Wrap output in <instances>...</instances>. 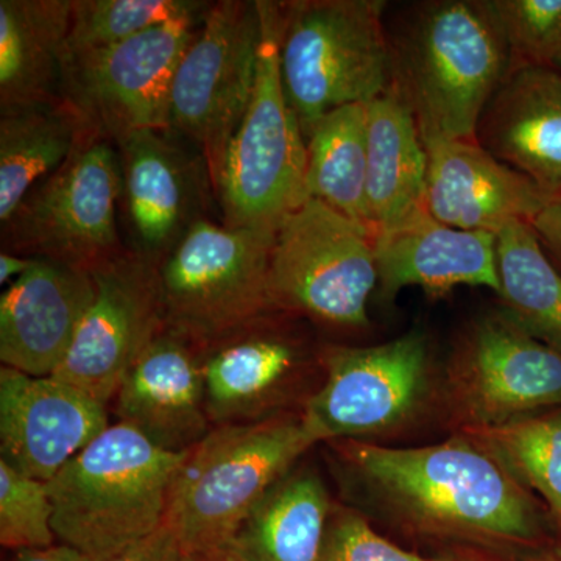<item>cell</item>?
I'll list each match as a JSON object with an SVG mask.
<instances>
[{
	"label": "cell",
	"mask_w": 561,
	"mask_h": 561,
	"mask_svg": "<svg viewBox=\"0 0 561 561\" xmlns=\"http://www.w3.org/2000/svg\"><path fill=\"white\" fill-rule=\"evenodd\" d=\"M337 454L353 485L421 534L491 545L541 537L530 491L467 435L424 448L343 440Z\"/></svg>",
	"instance_id": "cell-1"
},
{
	"label": "cell",
	"mask_w": 561,
	"mask_h": 561,
	"mask_svg": "<svg viewBox=\"0 0 561 561\" xmlns=\"http://www.w3.org/2000/svg\"><path fill=\"white\" fill-rule=\"evenodd\" d=\"M389 39L391 87L412 111L424 147L476 140L482 113L512 68L491 0L416 3Z\"/></svg>",
	"instance_id": "cell-2"
},
{
	"label": "cell",
	"mask_w": 561,
	"mask_h": 561,
	"mask_svg": "<svg viewBox=\"0 0 561 561\" xmlns=\"http://www.w3.org/2000/svg\"><path fill=\"white\" fill-rule=\"evenodd\" d=\"M186 453L154 445L117 421L47 482L55 537L103 559L160 529Z\"/></svg>",
	"instance_id": "cell-3"
},
{
	"label": "cell",
	"mask_w": 561,
	"mask_h": 561,
	"mask_svg": "<svg viewBox=\"0 0 561 561\" xmlns=\"http://www.w3.org/2000/svg\"><path fill=\"white\" fill-rule=\"evenodd\" d=\"M317 445L301 413L213 426L184 457L165 523L184 553L230 548L250 513Z\"/></svg>",
	"instance_id": "cell-4"
},
{
	"label": "cell",
	"mask_w": 561,
	"mask_h": 561,
	"mask_svg": "<svg viewBox=\"0 0 561 561\" xmlns=\"http://www.w3.org/2000/svg\"><path fill=\"white\" fill-rule=\"evenodd\" d=\"M381 0L279 2V72L308 138L324 114L370 103L393 83Z\"/></svg>",
	"instance_id": "cell-5"
},
{
	"label": "cell",
	"mask_w": 561,
	"mask_h": 561,
	"mask_svg": "<svg viewBox=\"0 0 561 561\" xmlns=\"http://www.w3.org/2000/svg\"><path fill=\"white\" fill-rule=\"evenodd\" d=\"M260 3L262 38L249 106L230 140L216 194L228 227L276 231L306 198V138L279 72V2Z\"/></svg>",
	"instance_id": "cell-6"
},
{
	"label": "cell",
	"mask_w": 561,
	"mask_h": 561,
	"mask_svg": "<svg viewBox=\"0 0 561 561\" xmlns=\"http://www.w3.org/2000/svg\"><path fill=\"white\" fill-rule=\"evenodd\" d=\"M275 232L195 221L158 265L169 330L205 348L273 312L268 265Z\"/></svg>",
	"instance_id": "cell-7"
},
{
	"label": "cell",
	"mask_w": 561,
	"mask_h": 561,
	"mask_svg": "<svg viewBox=\"0 0 561 561\" xmlns=\"http://www.w3.org/2000/svg\"><path fill=\"white\" fill-rule=\"evenodd\" d=\"M375 234L308 198L276 228L268 265L273 312L305 317L342 330L368 327L378 289Z\"/></svg>",
	"instance_id": "cell-8"
},
{
	"label": "cell",
	"mask_w": 561,
	"mask_h": 561,
	"mask_svg": "<svg viewBox=\"0 0 561 561\" xmlns=\"http://www.w3.org/2000/svg\"><path fill=\"white\" fill-rule=\"evenodd\" d=\"M88 133L68 161L38 184L2 224L7 253L92 272L125 253L117 232L119 153Z\"/></svg>",
	"instance_id": "cell-9"
},
{
	"label": "cell",
	"mask_w": 561,
	"mask_h": 561,
	"mask_svg": "<svg viewBox=\"0 0 561 561\" xmlns=\"http://www.w3.org/2000/svg\"><path fill=\"white\" fill-rule=\"evenodd\" d=\"M261 38L257 0L210 3L173 77L169 130L194 142L213 192L253 94Z\"/></svg>",
	"instance_id": "cell-10"
},
{
	"label": "cell",
	"mask_w": 561,
	"mask_h": 561,
	"mask_svg": "<svg viewBox=\"0 0 561 561\" xmlns=\"http://www.w3.org/2000/svg\"><path fill=\"white\" fill-rule=\"evenodd\" d=\"M323 383L301 419L316 443L378 437L412 420L431 389V351L415 330L375 346H324Z\"/></svg>",
	"instance_id": "cell-11"
},
{
	"label": "cell",
	"mask_w": 561,
	"mask_h": 561,
	"mask_svg": "<svg viewBox=\"0 0 561 561\" xmlns=\"http://www.w3.org/2000/svg\"><path fill=\"white\" fill-rule=\"evenodd\" d=\"M205 14L62 61V101L88 131L111 142L133 131L169 130L173 77Z\"/></svg>",
	"instance_id": "cell-12"
},
{
	"label": "cell",
	"mask_w": 561,
	"mask_h": 561,
	"mask_svg": "<svg viewBox=\"0 0 561 561\" xmlns=\"http://www.w3.org/2000/svg\"><path fill=\"white\" fill-rule=\"evenodd\" d=\"M448 398L460 431L561 409V350L502 312L482 317L454 351Z\"/></svg>",
	"instance_id": "cell-13"
},
{
	"label": "cell",
	"mask_w": 561,
	"mask_h": 561,
	"mask_svg": "<svg viewBox=\"0 0 561 561\" xmlns=\"http://www.w3.org/2000/svg\"><path fill=\"white\" fill-rule=\"evenodd\" d=\"M92 278L94 298L51 376L106 405L140 354L168 324L158 265L130 251L99 265Z\"/></svg>",
	"instance_id": "cell-14"
},
{
	"label": "cell",
	"mask_w": 561,
	"mask_h": 561,
	"mask_svg": "<svg viewBox=\"0 0 561 561\" xmlns=\"http://www.w3.org/2000/svg\"><path fill=\"white\" fill-rule=\"evenodd\" d=\"M171 130H139L117 139L122 198L136 256L160 265L195 221L213 191L202 154ZM214 194V192H213Z\"/></svg>",
	"instance_id": "cell-15"
},
{
	"label": "cell",
	"mask_w": 561,
	"mask_h": 561,
	"mask_svg": "<svg viewBox=\"0 0 561 561\" xmlns=\"http://www.w3.org/2000/svg\"><path fill=\"white\" fill-rule=\"evenodd\" d=\"M273 312L202 348L210 423H254L279 415L311 364V350L291 324Z\"/></svg>",
	"instance_id": "cell-16"
},
{
	"label": "cell",
	"mask_w": 561,
	"mask_h": 561,
	"mask_svg": "<svg viewBox=\"0 0 561 561\" xmlns=\"http://www.w3.org/2000/svg\"><path fill=\"white\" fill-rule=\"evenodd\" d=\"M110 426L106 405L54 376L0 370V460L49 482Z\"/></svg>",
	"instance_id": "cell-17"
},
{
	"label": "cell",
	"mask_w": 561,
	"mask_h": 561,
	"mask_svg": "<svg viewBox=\"0 0 561 561\" xmlns=\"http://www.w3.org/2000/svg\"><path fill=\"white\" fill-rule=\"evenodd\" d=\"M426 151L424 209L448 227L497 234L516 221L531 224L551 201L478 140H442Z\"/></svg>",
	"instance_id": "cell-18"
},
{
	"label": "cell",
	"mask_w": 561,
	"mask_h": 561,
	"mask_svg": "<svg viewBox=\"0 0 561 561\" xmlns=\"http://www.w3.org/2000/svg\"><path fill=\"white\" fill-rule=\"evenodd\" d=\"M95 294L92 272L33 257L0 297V360L25 375H54Z\"/></svg>",
	"instance_id": "cell-19"
},
{
	"label": "cell",
	"mask_w": 561,
	"mask_h": 561,
	"mask_svg": "<svg viewBox=\"0 0 561 561\" xmlns=\"http://www.w3.org/2000/svg\"><path fill=\"white\" fill-rule=\"evenodd\" d=\"M201 346L165 328L117 390L121 423L161 448L187 453L210 431Z\"/></svg>",
	"instance_id": "cell-20"
},
{
	"label": "cell",
	"mask_w": 561,
	"mask_h": 561,
	"mask_svg": "<svg viewBox=\"0 0 561 561\" xmlns=\"http://www.w3.org/2000/svg\"><path fill=\"white\" fill-rule=\"evenodd\" d=\"M376 268L381 298L393 300L405 287L443 297L460 286L500 291L496 234L448 227L420 209L408 220L376 232Z\"/></svg>",
	"instance_id": "cell-21"
},
{
	"label": "cell",
	"mask_w": 561,
	"mask_h": 561,
	"mask_svg": "<svg viewBox=\"0 0 561 561\" xmlns=\"http://www.w3.org/2000/svg\"><path fill=\"white\" fill-rule=\"evenodd\" d=\"M479 146L561 195V73L551 66H515L486 105L476 130Z\"/></svg>",
	"instance_id": "cell-22"
},
{
	"label": "cell",
	"mask_w": 561,
	"mask_h": 561,
	"mask_svg": "<svg viewBox=\"0 0 561 561\" xmlns=\"http://www.w3.org/2000/svg\"><path fill=\"white\" fill-rule=\"evenodd\" d=\"M73 0H0V113L61 99Z\"/></svg>",
	"instance_id": "cell-23"
},
{
	"label": "cell",
	"mask_w": 561,
	"mask_h": 561,
	"mask_svg": "<svg viewBox=\"0 0 561 561\" xmlns=\"http://www.w3.org/2000/svg\"><path fill=\"white\" fill-rule=\"evenodd\" d=\"M367 205L373 231L424 208L427 151L412 111L393 87L367 103Z\"/></svg>",
	"instance_id": "cell-24"
},
{
	"label": "cell",
	"mask_w": 561,
	"mask_h": 561,
	"mask_svg": "<svg viewBox=\"0 0 561 561\" xmlns=\"http://www.w3.org/2000/svg\"><path fill=\"white\" fill-rule=\"evenodd\" d=\"M330 519V493L320 476L291 470L250 513L232 548L245 561H320Z\"/></svg>",
	"instance_id": "cell-25"
},
{
	"label": "cell",
	"mask_w": 561,
	"mask_h": 561,
	"mask_svg": "<svg viewBox=\"0 0 561 561\" xmlns=\"http://www.w3.org/2000/svg\"><path fill=\"white\" fill-rule=\"evenodd\" d=\"M88 133L76 111L62 99L0 113L2 224L41 180L68 161Z\"/></svg>",
	"instance_id": "cell-26"
},
{
	"label": "cell",
	"mask_w": 561,
	"mask_h": 561,
	"mask_svg": "<svg viewBox=\"0 0 561 561\" xmlns=\"http://www.w3.org/2000/svg\"><path fill=\"white\" fill-rule=\"evenodd\" d=\"M367 103L324 114L306 138V198L373 231L367 205Z\"/></svg>",
	"instance_id": "cell-27"
},
{
	"label": "cell",
	"mask_w": 561,
	"mask_h": 561,
	"mask_svg": "<svg viewBox=\"0 0 561 561\" xmlns=\"http://www.w3.org/2000/svg\"><path fill=\"white\" fill-rule=\"evenodd\" d=\"M496 262L502 313L561 350V272L531 224L516 221L497 232Z\"/></svg>",
	"instance_id": "cell-28"
},
{
	"label": "cell",
	"mask_w": 561,
	"mask_h": 561,
	"mask_svg": "<svg viewBox=\"0 0 561 561\" xmlns=\"http://www.w3.org/2000/svg\"><path fill=\"white\" fill-rule=\"evenodd\" d=\"M519 485L548 505L561 529V409L493 427L461 430Z\"/></svg>",
	"instance_id": "cell-29"
},
{
	"label": "cell",
	"mask_w": 561,
	"mask_h": 561,
	"mask_svg": "<svg viewBox=\"0 0 561 561\" xmlns=\"http://www.w3.org/2000/svg\"><path fill=\"white\" fill-rule=\"evenodd\" d=\"M209 7L195 0H73L62 61L108 49L164 22L203 16Z\"/></svg>",
	"instance_id": "cell-30"
},
{
	"label": "cell",
	"mask_w": 561,
	"mask_h": 561,
	"mask_svg": "<svg viewBox=\"0 0 561 561\" xmlns=\"http://www.w3.org/2000/svg\"><path fill=\"white\" fill-rule=\"evenodd\" d=\"M54 505L47 482L33 479L0 460V542L25 551L55 545Z\"/></svg>",
	"instance_id": "cell-31"
},
{
	"label": "cell",
	"mask_w": 561,
	"mask_h": 561,
	"mask_svg": "<svg viewBox=\"0 0 561 561\" xmlns=\"http://www.w3.org/2000/svg\"><path fill=\"white\" fill-rule=\"evenodd\" d=\"M512 68L556 65L561 51V0H491Z\"/></svg>",
	"instance_id": "cell-32"
},
{
	"label": "cell",
	"mask_w": 561,
	"mask_h": 561,
	"mask_svg": "<svg viewBox=\"0 0 561 561\" xmlns=\"http://www.w3.org/2000/svg\"><path fill=\"white\" fill-rule=\"evenodd\" d=\"M320 561H432L404 551L356 513L341 512L328 524Z\"/></svg>",
	"instance_id": "cell-33"
},
{
	"label": "cell",
	"mask_w": 561,
	"mask_h": 561,
	"mask_svg": "<svg viewBox=\"0 0 561 561\" xmlns=\"http://www.w3.org/2000/svg\"><path fill=\"white\" fill-rule=\"evenodd\" d=\"M183 559L184 552L175 531L164 523L149 537L133 542L119 552L111 553L103 559H87V561H183Z\"/></svg>",
	"instance_id": "cell-34"
},
{
	"label": "cell",
	"mask_w": 561,
	"mask_h": 561,
	"mask_svg": "<svg viewBox=\"0 0 561 561\" xmlns=\"http://www.w3.org/2000/svg\"><path fill=\"white\" fill-rule=\"evenodd\" d=\"M542 249L561 272V195L553 197L531 221Z\"/></svg>",
	"instance_id": "cell-35"
},
{
	"label": "cell",
	"mask_w": 561,
	"mask_h": 561,
	"mask_svg": "<svg viewBox=\"0 0 561 561\" xmlns=\"http://www.w3.org/2000/svg\"><path fill=\"white\" fill-rule=\"evenodd\" d=\"M13 561H87V557L60 542L49 548L18 551Z\"/></svg>",
	"instance_id": "cell-36"
},
{
	"label": "cell",
	"mask_w": 561,
	"mask_h": 561,
	"mask_svg": "<svg viewBox=\"0 0 561 561\" xmlns=\"http://www.w3.org/2000/svg\"><path fill=\"white\" fill-rule=\"evenodd\" d=\"M33 257L20 256V254L0 253V284L14 283L20 276L31 268Z\"/></svg>",
	"instance_id": "cell-37"
},
{
	"label": "cell",
	"mask_w": 561,
	"mask_h": 561,
	"mask_svg": "<svg viewBox=\"0 0 561 561\" xmlns=\"http://www.w3.org/2000/svg\"><path fill=\"white\" fill-rule=\"evenodd\" d=\"M183 561H245L236 552V549L230 548L214 549V551L184 553Z\"/></svg>",
	"instance_id": "cell-38"
},
{
	"label": "cell",
	"mask_w": 561,
	"mask_h": 561,
	"mask_svg": "<svg viewBox=\"0 0 561 561\" xmlns=\"http://www.w3.org/2000/svg\"><path fill=\"white\" fill-rule=\"evenodd\" d=\"M432 561H501L493 559V557L483 556V553L472 551H459L453 553H446L442 559Z\"/></svg>",
	"instance_id": "cell-39"
},
{
	"label": "cell",
	"mask_w": 561,
	"mask_h": 561,
	"mask_svg": "<svg viewBox=\"0 0 561 561\" xmlns=\"http://www.w3.org/2000/svg\"><path fill=\"white\" fill-rule=\"evenodd\" d=\"M535 561H561V542L560 545L553 546L545 556Z\"/></svg>",
	"instance_id": "cell-40"
},
{
	"label": "cell",
	"mask_w": 561,
	"mask_h": 561,
	"mask_svg": "<svg viewBox=\"0 0 561 561\" xmlns=\"http://www.w3.org/2000/svg\"><path fill=\"white\" fill-rule=\"evenodd\" d=\"M553 68L559 70V72L561 73V51H560L559 58H557V60H556V65H553Z\"/></svg>",
	"instance_id": "cell-41"
}]
</instances>
